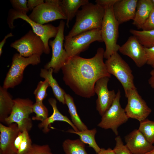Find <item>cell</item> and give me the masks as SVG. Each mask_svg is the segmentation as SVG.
<instances>
[{"instance_id": "1", "label": "cell", "mask_w": 154, "mask_h": 154, "mask_svg": "<svg viewBox=\"0 0 154 154\" xmlns=\"http://www.w3.org/2000/svg\"><path fill=\"white\" fill-rule=\"evenodd\" d=\"M104 52L103 48L99 47L90 58L69 57L61 68L63 81L76 95L87 98L92 97L96 82L104 77H110L103 61Z\"/></svg>"}, {"instance_id": "2", "label": "cell", "mask_w": 154, "mask_h": 154, "mask_svg": "<svg viewBox=\"0 0 154 154\" xmlns=\"http://www.w3.org/2000/svg\"><path fill=\"white\" fill-rule=\"evenodd\" d=\"M104 12V9L96 3H89L82 6L76 15L74 25L65 39L88 31L101 29Z\"/></svg>"}, {"instance_id": "3", "label": "cell", "mask_w": 154, "mask_h": 154, "mask_svg": "<svg viewBox=\"0 0 154 154\" xmlns=\"http://www.w3.org/2000/svg\"><path fill=\"white\" fill-rule=\"evenodd\" d=\"M113 7L108 6L104 8L101 29L102 38L106 46L104 58L106 59L114 53L118 52L120 46L117 43L119 24L114 16Z\"/></svg>"}, {"instance_id": "4", "label": "cell", "mask_w": 154, "mask_h": 154, "mask_svg": "<svg viewBox=\"0 0 154 154\" xmlns=\"http://www.w3.org/2000/svg\"><path fill=\"white\" fill-rule=\"evenodd\" d=\"M105 63L108 72L115 76L119 81L125 93L131 89L136 88L130 67L118 52L114 53L106 60Z\"/></svg>"}, {"instance_id": "5", "label": "cell", "mask_w": 154, "mask_h": 154, "mask_svg": "<svg viewBox=\"0 0 154 154\" xmlns=\"http://www.w3.org/2000/svg\"><path fill=\"white\" fill-rule=\"evenodd\" d=\"M19 18L28 23L31 27L33 31L43 41L44 46V53L48 54L50 53L49 46V40L55 38L58 31V27H55L51 24L41 25L31 20L27 15L23 14L13 9L9 11L7 19V23L9 27H15L13 23L15 20Z\"/></svg>"}, {"instance_id": "6", "label": "cell", "mask_w": 154, "mask_h": 154, "mask_svg": "<svg viewBox=\"0 0 154 154\" xmlns=\"http://www.w3.org/2000/svg\"><path fill=\"white\" fill-rule=\"evenodd\" d=\"M40 56L35 55L25 57L19 53L14 54L12 62L4 81L3 87L7 89L13 88L22 81L25 69L28 65H37L41 62Z\"/></svg>"}, {"instance_id": "7", "label": "cell", "mask_w": 154, "mask_h": 154, "mask_svg": "<svg viewBox=\"0 0 154 154\" xmlns=\"http://www.w3.org/2000/svg\"><path fill=\"white\" fill-rule=\"evenodd\" d=\"M33 102L29 98L14 99V105L10 115L5 120L7 125L15 123L20 131H30L32 127V119L30 115L33 112Z\"/></svg>"}, {"instance_id": "8", "label": "cell", "mask_w": 154, "mask_h": 154, "mask_svg": "<svg viewBox=\"0 0 154 154\" xmlns=\"http://www.w3.org/2000/svg\"><path fill=\"white\" fill-rule=\"evenodd\" d=\"M103 42L101 29H94L80 33L72 38L65 39L64 49L69 57L79 56L95 41Z\"/></svg>"}, {"instance_id": "9", "label": "cell", "mask_w": 154, "mask_h": 154, "mask_svg": "<svg viewBox=\"0 0 154 154\" xmlns=\"http://www.w3.org/2000/svg\"><path fill=\"white\" fill-rule=\"evenodd\" d=\"M121 97V93L119 90L112 104L102 116L101 121L97 125L104 129H111L116 136L119 134V127L129 119L120 104Z\"/></svg>"}, {"instance_id": "10", "label": "cell", "mask_w": 154, "mask_h": 154, "mask_svg": "<svg viewBox=\"0 0 154 154\" xmlns=\"http://www.w3.org/2000/svg\"><path fill=\"white\" fill-rule=\"evenodd\" d=\"M60 0H46L37 6L29 16L32 21L43 25L58 19L66 20L60 6Z\"/></svg>"}, {"instance_id": "11", "label": "cell", "mask_w": 154, "mask_h": 154, "mask_svg": "<svg viewBox=\"0 0 154 154\" xmlns=\"http://www.w3.org/2000/svg\"><path fill=\"white\" fill-rule=\"evenodd\" d=\"M65 23L62 20L60 22L57 34L53 40H50L49 45L52 49V56L50 61L47 63L44 68H52L53 72H58L67 62L69 59L65 50L63 48V41L65 40L64 31Z\"/></svg>"}, {"instance_id": "12", "label": "cell", "mask_w": 154, "mask_h": 154, "mask_svg": "<svg viewBox=\"0 0 154 154\" xmlns=\"http://www.w3.org/2000/svg\"><path fill=\"white\" fill-rule=\"evenodd\" d=\"M21 56L28 57L36 55L40 56L44 52V43L38 36L33 30H29L20 38L15 40L10 45Z\"/></svg>"}, {"instance_id": "13", "label": "cell", "mask_w": 154, "mask_h": 154, "mask_svg": "<svg viewBox=\"0 0 154 154\" xmlns=\"http://www.w3.org/2000/svg\"><path fill=\"white\" fill-rule=\"evenodd\" d=\"M125 96L127 103L124 109L129 118L136 119L139 122L147 119L152 110L139 94L136 88L128 90Z\"/></svg>"}, {"instance_id": "14", "label": "cell", "mask_w": 154, "mask_h": 154, "mask_svg": "<svg viewBox=\"0 0 154 154\" xmlns=\"http://www.w3.org/2000/svg\"><path fill=\"white\" fill-rule=\"evenodd\" d=\"M110 77H104L98 80L95 84L94 91L97 96L96 109L102 116L112 104L116 96L114 90H108V84Z\"/></svg>"}, {"instance_id": "15", "label": "cell", "mask_w": 154, "mask_h": 154, "mask_svg": "<svg viewBox=\"0 0 154 154\" xmlns=\"http://www.w3.org/2000/svg\"><path fill=\"white\" fill-rule=\"evenodd\" d=\"M119 51L123 55L130 58L139 68L146 64L145 48L133 35L129 37L126 41L120 46Z\"/></svg>"}, {"instance_id": "16", "label": "cell", "mask_w": 154, "mask_h": 154, "mask_svg": "<svg viewBox=\"0 0 154 154\" xmlns=\"http://www.w3.org/2000/svg\"><path fill=\"white\" fill-rule=\"evenodd\" d=\"M20 131L15 123L5 125L0 123V154H17L15 139Z\"/></svg>"}, {"instance_id": "17", "label": "cell", "mask_w": 154, "mask_h": 154, "mask_svg": "<svg viewBox=\"0 0 154 154\" xmlns=\"http://www.w3.org/2000/svg\"><path fill=\"white\" fill-rule=\"evenodd\" d=\"M126 145L132 154H144L154 148L139 130L135 129L124 137Z\"/></svg>"}, {"instance_id": "18", "label": "cell", "mask_w": 154, "mask_h": 154, "mask_svg": "<svg viewBox=\"0 0 154 154\" xmlns=\"http://www.w3.org/2000/svg\"><path fill=\"white\" fill-rule=\"evenodd\" d=\"M138 0H117L113 7L114 16L119 24L133 20Z\"/></svg>"}, {"instance_id": "19", "label": "cell", "mask_w": 154, "mask_h": 154, "mask_svg": "<svg viewBox=\"0 0 154 154\" xmlns=\"http://www.w3.org/2000/svg\"><path fill=\"white\" fill-rule=\"evenodd\" d=\"M48 102L52 108V114L45 120L41 122L38 125L40 129H42L44 133L48 132L50 130L48 128L49 125L54 122L57 121L66 122L70 125L74 131H78L69 118L66 116L62 115L59 111L57 108V102L55 99L50 98L48 99Z\"/></svg>"}, {"instance_id": "20", "label": "cell", "mask_w": 154, "mask_h": 154, "mask_svg": "<svg viewBox=\"0 0 154 154\" xmlns=\"http://www.w3.org/2000/svg\"><path fill=\"white\" fill-rule=\"evenodd\" d=\"M154 7L151 0H138L133 24L138 29H141Z\"/></svg>"}, {"instance_id": "21", "label": "cell", "mask_w": 154, "mask_h": 154, "mask_svg": "<svg viewBox=\"0 0 154 154\" xmlns=\"http://www.w3.org/2000/svg\"><path fill=\"white\" fill-rule=\"evenodd\" d=\"M89 3L88 0H62L60 6L66 17V25L69 27L70 22L76 16L78 9Z\"/></svg>"}, {"instance_id": "22", "label": "cell", "mask_w": 154, "mask_h": 154, "mask_svg": "<svg viewBox=\"0 0 154 154\" xmlns=\"http://www.w3.org/2000/svg\"><path fill=\"white\" fill-rule=\"evenodd\" d=\"M53 70L52 68L48 69L42 68L40 71V76L47 81L56 99L60 102L65 104L64 95L66 93L64 90L60 86L56 80L53 77Z\"/></svg>"}, {"instance_id": "23", "label": "cell", "mask_w": 154, "mask_h": 154, "mask_svg": "<svg viewBox=\"0 0 154 154\" xmlns=\"http://www.w3.org/2000/svg\"><path fill=\"white\" fill-rule=\"evenodd\" d=\"M7 89L0 87V121L5 120L10 114L14 105V100Z\"/></svg>"}, {"instance_id": "24", "label": "cell", "mask_w": 154, "mask_h": 154, "mask_svg": "<svg viewBox=\"0 0 154 154\" xmlns=\"http://www.w3.org/2000/svg\"><path fill=\"white\" fill-rule=\"evenodd\" d=\"M67 131L78 135L80 140L84 143L88 144L89 147L92 148L96 153L100 151L101 148L97 144L95 139V136L97 131L96 128L77 131L73 129H70Z\"/></svg>"}, {"instance_id": "25", "label": "cell", "mask_w": 154, "mask_h": 154, "mask_svg": "<svg viewBox=\"0 0 154 154\" xmlns=\"http://www.w3.org/2000/svg\"><path fill=\"white\" fill-rule=\"evenodd\" d=\"M65 104L67 106L71 121L78 131L88 129L86 125L82 121L78 115L76 106L72 97L68 94L64 95Z\"/></svg>"}, {"instance_id": "26", "label": "cell", "mask_w": 154, "mask_h": 154, "mask_svg": "<svg viewBox=\"0 0 154 154\" xmlns=\"http://www.w3.org/2000/svg\"><path fill=\"white\" fill-rule=\"evenodd\" d=\"M32 145L29 131L26 130L20 131L14 142L17 154H27L31 149Z\"/></svg>"}, {"instance_id": "27", "label": "cell", "mask_w": 154, "mask_h": 154, "mask_svg": "<svg viewBox=\"0 0 154 154\" xmlns=\"http://www.w3.org/2000/svg\"><path fill=\"white\" fill-rule=\"evenodd\" d=\"M62 147L65 154H88L85 148V144L80 139H67L63 142Z\"/></svg>"}, {"instance_id": "28", "label": "cell", "mask_w": 154, "mask_h": 154, "mask_svg": "<svg viewBox=\"0 0 154 154\" xmlns=\"http://www.w3.org/2000/svg\"><path fill=\"white\" fill-rule=\"evenodd\" d=\"M129 32L144 47L149 48L154 46V29L149 31L131 29Z\"/></svg>"}, {"instance_id": "29", "label": "cell", "mask_w": 154, "mask_h": 154, "mask_svg": "<svg viewBox=\"0 0 154 154\" xmlns=\"http://www.w3.org/2000/svg\"><path fill=\"white\" fill-rule=\"evenodd\" d=\"M139 130L151 143H154V121L147 118L140 122Z\"/></svg>"}, {"instance_id": "30", "label": "cell", "mask_w": 154, "mask_h": 154, "mask_svg": "<svg viewBox=\"0 0 154 154\" xmlns=\"http://www.w3.org/2000/svg\"><path fill=\"white\" fill-rule=\"evenodd\" d=\"M33 111L36 114L35 116L32 117L31 119L33 120L42 122L48 117V110L43 102H36L34 103L33 106Z\"/></svg>"}, {"instance_id": "31", "label": "cell", "mask_w": 154, "mask_h": 154, "mask_svg": "<svg viewBox=\"0 0 154 154\" xmlns=\"http://www.w3.org/2000/svg\"><path fill=\"white\" fill-rule=\"evenodd\" d=\"M49 86V84L46 80L41 81L38 82L33 93L36 102H43V100L47 96L46 91Z\"/></svg>"}, {"instance_id": "32", "label": "cell", "mask_w": 154, "mask_h": 154, "mask_svg": "<svg viewBox=\"0 0 154 154\" xmlns=\"http://www.w3.org/2000/svg\"><path fill=\"white\" fill-rule=\"evenodd\" d=\"M27 154H53L49 145L33 144L32 147Z\"/></svg>"}, {"instance_id": "33", "label": "cell", "mask_w": 154, "mask_h": 154, "mask_svg": "<svg viewBox=\"0 0 154 154\" xmlns=\"http://www.w3.org/2000/svg\"><path fill=\"white\" fill-rule=\"evenodd\" d=\"M115 141L116 145L113 150L115 154H132L126 145L123 144L120 136H117Z\"/></svg>"}, {"instance_id": "34", "label": "cell", "mask_w": 154, "mask_h": 154, "mask_svg": "<svg viewBox=\"0 0 154 154\" xmlns=\"http://www.w3.org/2000/svg\"><path fill=\"white\" fill-rule=\"evenodd\" d=\"M10 1L14 9L23 14L27 15L29 10L27 6V0H11Z\"/></svg>"}, {"instance_id": "35", "label": "cell", "mask_w": 154, "mask_h": 154, "mask_svg": "<svg viewBox=\"0 0 154 154\" xmlns=\"http://www.w3.org/2000/svg\"><path fill=\"white\" fill-rule=\"evenodd\" d=\"M141 29L143 31H149L154 29V7Z\"/></svg>"}, {"instance_id": "36", "label": "cell", "mask_w": 154, "mask_h": 154, "mask_svg": "<svg viewBox=\"0 0 154 154\" xmlns=\"http://www.w3.org/2000/svg\"><path fill=\"white\" fill-rule=\"evenodd\" d=\"M145 48L147 57L146 64L154 68V46Z\"/></svg>"}, {"instance_id": "37", "label": "cell", "mask_w": 154, "mask_h": 154, "mask_svg": "<svg viewBox=\"0 0 154 154\" xmlns=\"http://www.w3.org/2000/svg\"><path fill=\"white\" fill-rule=\"evenodd\" d=\"M43 0H28L27 6L29 10L31 11L40 5L44 3Z\"/></svg>"}, {"instance_id": "38", "label": "cell", "mask_w": 154, "mask_h": 154, "mask_svg": "<svg viewBox=\"0 0 154 154\" xmlns=\"http://www.w3.org/2000/svg\"><path fill=\"white\" fill-rule=\"evenodd\" d=\"M117 1V0H96L95 2L104 9L107 6H113Z\"/></svg>"}, {"instance_id": "39", "label": "cell", "mask_w": 154, "mask_h": 154, "mask_svg": "<svg viewBox=\"0 0 154 154\" xmlns=\"http://www.w3.org/2000/svg\"><path fill=\"white\" fill-rule=\"evenodd\" d=\"M150 76L148 80V84L154 91V68L150 72Z\"/></svg>"}, {"instance_id": "40", "label": "cell", "mask_w": 154, "mask_h": 154, "mask_svg": "<svg viewBox=\"0 0 154 154\" xmlns=\"http://www.w3.org/2000/svg\"><path fill=\"white\" fill-rule=\"evenodd\" d=\"M13 36V34H12V33H10L8 34L6 36H5V37H4L3 39L0 42V56H1L2 52V49L3 48L5 44V43L6 42V40L9 37H12Z\"/></svg>"}, {"instance_id": "41", "label": "cell", "mask_w": 154, "mask_h": 154, "mask_svg": "<svg viewBox=\"0 0 154 154\" xmlns=\"http://www.w3.org/2000/svg\"><path fill=\"white\" fill-rule=\"evenodd\" d=\"M96 154H115L113 149L108 148L107 149L104 148H101L100 151Z\"/></svg>"}, {"instance_id": "42", "label": "cell", "mask_w": 154, "mask_h": 154, "mask_svg": "<svg viewBox=\"0 0 154 154\" xmlns=\"http://www.w3.org/2000/svg\"><path fill=\"white\" fill-rule=\"evenodd\" d=\"M144 154H154V148L152 150Z\"/></svg>"}, {"instance_id": "43", "label": "cell", "mask_w": 154, "mask_h": 154, "mask_svg": "<svg viewBox=\"0 0 154 154\" xmlns=\"http://www.w3.org/2000/svg\"><path fill=\"white\" fill-rule=\"evenodd\" d=\"M152 2L154 5V0H151Z\"/></svg>"}, {"instance_id": "44", "label": "cell", "mask_w": 154, "mask_h": 154, "mask_svg": "<svg viewBox=\"0 0 154 154\" xmlns=\"http://www.w3.org/2000/svg\"><path fill=\"white\" fill-rule=\"evenodd\" d=\"M153 145H154V144H153Z\"/></svg>"}]
</instances>
